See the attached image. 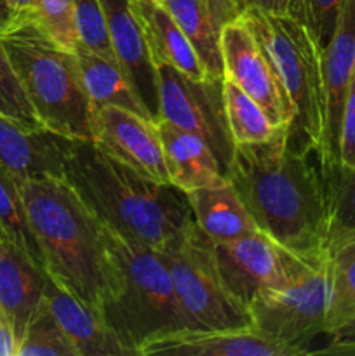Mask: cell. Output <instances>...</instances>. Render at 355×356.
Segmentation results:
<instances>
[{
  "label": "cell",
  "mask_w": 355,
  "mask_h": 356,
  "mask_svg": "<svg viewBox=\"0 0 355 356\" xmlns=\"http://www.w3.org/2000/svg\"><path fill=\"white\" fill-rule=\"evenodd\" d=\"M101 6L106 14L115 61L143 104L159 120V68L150 54L131 0H101Z\"/></svg>",
  "instance_id": "cell-15"
},
{
  "label": "cell",
  "mask_w": 355,
  "mask_h": 356,
  "mask_svg": "<svg viewBox=\"0 0 355 356\" xmlns=\"http://www.w3.org/2000/svg\"><path fill=\"white\" fill-rule=\"evenodd\" d=\"M343 170H355V70L345 99L343 118L340 136V167Z\"/></svg>",
  "instance_id": "cell-33"
},
{
  "label": "cell",
  "mask_w": 355,
  "mask_h": 356,
  "mask_svg": "<svg viewBox=\"0 0 355 356\" xmlns=\"http://www.w3.org/2000/svg\"><path fill=\"white\" fill-rule=\"evenodd\" d=\"M93 141L143 176L171 184L155 122L117 106H93Z\"/></svg>",
  "instance_id": "cell-13"
},
{
  "label": "cell",
  "mask_w": 355,
  "mask_h": 356,
  "mask_svg": "<svg viewBox=\"0 0 355 356\" xmlns=\"http://www.w3.org/2000/svg\"><path fill=\"white\" fill-rule=\"evenodd\" d=\"M329 266L327 346L312 353L355 355V229L326 242Z\"/></svg>",
  "instance_id": "cell-17"
},
{
  "label": "cell",
  "mask_w": 355,
  "mask_h": 356,
  "mask_svg": "<svg viewBox=\"0 0 355 356\" xmlns=\"http://www.w3.org/2000/svg\"><path fill=\"white\" fill-rule=\"evenodd\" d=\"M322 179L329 211L327 240H331L355 229V170H331L322 174Z\"/></svg>",
  "instance_id": "cell-27"
},
{
  "label": "cell",
  "mask_w": 355,
  "mask_h": 356,
  "mask_svg": "<svg viewBox=\"0 0 355 356\" xmlns=\"http://www.w3.org/2000/svg\"><path fill=\"white\" fill-rule=\"evenodd\" d=\"M187 197L194 221L212 242H232L260 229L228 179Z\"/></svg>",
  "instance_id": "cell-23"
},
{
  "label": "cell",
  "mask_w": 355,
  "mask_h": 356,
  "mask_svg": "<svg viewBox=\"0 0 355 356\" xmlns=\"http://www.w3.org/2000/svg\"><path fill=\"white\" fill-rule=\"evenodd\" d=\"M162 143L169 183L190 193L225 181L218 159L200 136L159 118L155 122Z\"/></svg>",
  "instance_id": "cell-21"
},
{
  "label": "cell",
  "mask_w": 355,
  "mask_h": 356,
  "mask_svg": "<svg viewBox=\"0 0 355 356\" xmlns=\"http://www.w3.org/2000/svg\"><path fill=\"white\" fill-rule=\"evenodd\" d=\"M162 6L197 49L207 75L223 79L221 35L242 14V0H164Z\"/></svg>",
  "instance_id": "cell-20"
},
{
  "label": "cell",
  "mask_w": 355,
  "mask_h": 356,
  "mask_svg": "<svg viewBox=\"0 0 355 356\" xmlns=\"http://www.w3.org/2000/svg\"><path fill=\"white\" fill-rule=\"evenodd\" d=\"M66 145L68 138L47 129H26L0 113V163L17 181L65 177Z\"/></svg>",
  "instance_id": "cell-18"
},
{
  "label": "cell",
  "mask_w": 355,
  "mask_h": 356,
  "mask_svg": "<svg viewBox=\"0 0 355 356\" xmlns=\"http://www.w3.org/2000/svg\"><path fill=\"white\" fill-rule=\"evenodd\" d=\"M19 82L42 127L70 139H93V104L73 51L61 47L37 21L0 30Z\"/></svg>",
  "instance_id": "cell-5"
},
{
  "label": "cell",
  "mask_w": 355,
  "mask_h": 356,
  "mask_svg": "<svg viewBox=\"0 0 355 356\" xmlns=\"http://www.w3.org/2000/svg\"><path fill=\"white\" fill-rule=\"evenodd\" d=\"M38 0H0V30L24 21H37Z\"/></svg>",
  "instance_id": "cell-34"
},
{
  "label": "cell",
  "mask_w": 355,
  "mask_h": 356,
  "mask_svg": "<svg viewBox=\"0 0 355 356\" xmlns=\"http://www.w3.org/2000/svg\"><path fill=\"white\" fill-rule=\"evenodd\" d=\"M37 23L61 47L75 51L73 0H38Z\"/></svg>",
  "instance_id": "cell-32"
},
{
  "label": "cell",
  "mask_w": 355,
  "mask_h": 356,
  "mask_svg": "<svg viewBox=\"0 0 355 356\" xmlns=\"http://www.w3.org/2000/svg\"><path fill=\"white\" fill-rule=\"evenodd\" d=\"M65 179L111 232L162 250L194 219L184 191L157 183L108 155L93 139H70Z\"/></svg>",
  "instance_id": "cell-2"
},
{
  "label": "cell",
  "mask_w": 355,
  "mask_h": 356,
  "mask_svg": "<svg viewBox=\"0 0 355 356\" xmlns=\"http://www.w3.org/2000/svg\"><path fill=\"white\" fill-rule=\"evenodd\" d=\"M3 236H6V235H3V232H2V228H0V240H2V238H3Z\"/></svg>",
  "instance_id": "cell-38"
},
{
  "label": "cell",
  "mask_w": 355,
  "mask_h": 356,
  "mask_svg": "<svg viewBox=\"0 0 355 356\" xmlns=\"http://www.w3.org/2000/svg\"><path fill=\"white\" fill-rule=\"evenodd\" d=\"M223 96L228 127L235 145L270 141L284 129H291L275 125L253 97L226 79H223Z\"/></svg>",
  "instance_id": "cell-25"
},
{
  "label": "cell",
  "mask_w": 355,
  "mask_h": 356,
  "mask_svg": "<svg viewBox=\"0 0 355 356\" xmlns=\"http://www.w3.org/2000/svg\"><path fill=\"white\" fill-rule=\"evenodd\" d=\"M0 356H16V343L0 312Z\"/></svg>",
  "instance_id": "cell-35"
},
{
  "label": "cell",
  "mask_w": 355,
  "mask_h": 356,
  "mask_svg": "<svg viewBox=\"0 0 355 356\" xmlns=\"http://www.w3.org/2000/svg\"><path fill=\"white\" fill-rule=\"evenodd\" d=\"M138 356H298L254 332L239 329H187L152 337L138 350Z\"/></svg>",
  "instance_id": "cell-14"
},
{
  "label": "cell",
  "mask_w": 355,
  "mask_h": 356,
  "mask_svg": "<svg viewBox=\"0 0 355 356\" xmlns=\"http://www.w3.org/2000/svg\"><path fill=\"white\" fill-rule=\"evenodd\" d=\"M242 3L244 9L253 6L274 14H285V7H287V0H242Z\"/></svg>",
  "instance_id": "cell-36"
},
{
  "label": "cell",
  "mask_w": 355,
  "mask_h": 356,
  "mask_svg": "<svg viewBox=\"0 0 355 356\" xmlns=\"http://www.w3.org/2000/svg\"><path fill=\"white\" fill-rule=\"evenodd\" d=\"M111 261V291L101 306L104 320L132 356L152 337L187 329L162 254L104 226Z\"/></svg>",
  "instance_id": "cell-4"
},
{
  "label": "cell",
  "mask_w": 355,
  "mask_h": 356,
  "mask_svg": "<svg viewBox=\"0 0 355 356\" xmlns=\"http://www.w3.org/2000/svg\"><path fill=\"white\" fill-rule=\"evenodd\" d=\"M355 70V0H343L333 38L322 51L324 125L317 153L320 174L340 167V136L345 99Z\"/></svg>",
  "instance_id": "cell-12"
},
{
  "label": "cell",
  "mask_w": 355,
  "mask_h": 356,
  "mask_svg": "<svg viewBox=\"0 0 355 356\" xmlns=\"http://www.w3.org/2000/svg\"><path fill=\"white\" fill-rule=\"evenodd\" d=\"M73 52L79 63L84 89L93 106H117L157 122L115 59L103 58L82 47H75Z\"/></svg>",
  "instance_id": "cell-24"
},
{
  "label": "cell",
  "mask_w": 355,
  "mask_h": 356,
  "mask_svg": "<svg viewBox=\"0 0 355 356\" xmlns=\"http://www.w3.org/2000/svg\"><path fill=\"white\" fill-rule=\"evenodd\" d=\"M310 155L284 129L270 141L235 145L226 172L258 228L299 254L326 247L329 226L322 174Z\"/></svg>",
  "instance_id": "cell-1"
},
{
  "label": "cell",
  "mask_w": 355,
  "mask_h": 356,
  "mask_svg": "<svg viewBox=\"0 0 355 356\" xmlns=\"http://www.w3.org/2000/svg\"><path fill=\"white\" fill-rule=\"evenodd\" d=\"M0 228L6 238L23 249L42 268V256L28 225L26 209L21 197L17 179L0 163Z\"/></svg>",
  "instance_id": "cell-26"
},
{
  "label": "cell",
  "mask_w": 355,
  "mask_h": 356,
  "mask_svg": "<svg viewBox=\"0 0 355 356\" xmlns=\"http://www.w3.org/2000/svg\"><path fill=\"white\" fill-rule=\"evenodd\" d=\"M240 19L274 63L296 110L289 139L317 156L322 139V51L303 24L287 14L246 7Z\"/></svg>",
  "instance_id": "cell-6"
},
{
  "label": "cell",
  "mask_w": 355,
  "mask_h": 356,
  "mask_svg": "<svg viewBox=\"0 0 355 356\" xmlns=\"http://www.w3.org/2000/svg\"><path fill=\"white\" fill-rule=\"evenodd\" d=\"M44 299L77 356H132L115 336L100 309L84 305L59 287L49 275Z\"/></svg>",
  "instance_id": "cell-19"
},
{
  "label": "cell",
  "mask_w": 355,
  "mask_h": 356,
  "mask_svg": "<svg viewBox=\"0 0 355 356\" xmlns=\"http://www.w3.org/2000/svg\"><path fill=\"white\" fill-rule=\"evenodd\" d=\"M139 2H157V3H162L164 0H139Z\"/></svg>",
  "instance_id": "cell-37"
},
{
  "label": "cell",
  "mask_w": 355,
  "mask_h": 356,
  "mask_svg": "<svg viewBox=\"0 0 355 356\" xmlns=\"http://www.w3.org/2000/svg\"><path fill=\"white\" fill-rule=\"evenodd\" d=\"M159 252L191 329L251 327L249 312L223 280L214 242L194 219Z\"/></svg>",
  "instance_id": "cell-7"
},
{
  "label": "cell",
  "mask_w": 355,
  "mask_h": 356,
  "mask_svg": "<svg viewBox=\"0 0 355 356\" xmlns=\"http://www.w3.org/2000/svg\"><path fill=\"white\" fill-rule=\"evenodd\" d=\"M329 308V266L326 247L296 277L258 292L247 306L251 329L265 339L308 355V346L326 336Z\"/></svg>",
  "instance_id": "cell-8"
},
{
  "label": "cell",
  "mask_w": 355,
  "mask_h": 356,
  "mask_svg": "<svg viewBox=\"0 0 355 356\" xmlns=\"http://www.w3.org/2000/svg\"><path fill=\"white\" fill-rule=\"evenodd\" d=\"M223 79L253 97L278 127L294 124L296 110L267 52L242 19H235L221 35Z\"/></svg>",
  "instance_id": "cell-11"
},
{
  "label": "cell",
  "mask_w": 355,
  "mask_h": 356,
  "mask_svg": "<svg viewBox=\"0 0 355 356\" xmlns=\"http://www.w3.org/2000/svg\"><path fill=\"white\" fill-rule=\"evenodd\" d=\"M214 247L226 287L246 308L258 292L301 273L324 249L292 252L261 229L232 242H214Z\"/></svg>",
  "instance_id": "cell-10"
},
{
  "label": "cell",
  "mask_w": 355,
  "mask_h": 356,
  "mask_svg": "<svg viewBox=\"0 0 355 356\" xmlns=\"http://www.w3.org/2000/svg\"><path fill=\"white\" fill-rule=\"evenodd\" d=\"M159 118L200 136L226 179L235 143L226 118L223 79L194 80L171 66H159Z\"/></svg>",
  "instance_id": "cell-9"
},
{
  "label": "cell",
  "mask_w": 355,
  "mask_h": 356,
  "mask_svg": "<svg viewBox=\"0 0 355 356\" xmlns=\"http://www.w3.org/2000/svg\"><path fill=\"white\" fill-rule=\"evenodd\" d=\"M131 6L157 68L171 66L194 80L211 79L197 49L162 3L131 0Z\"/></svg>",
  "instance_id": "cell-22"
},
{
  "label": "cell",
  "mask_w": 355,
  "mask_h": 356,
  "mask_svg": "<svg viewBox=\"0 0 355 356\" xmlns=\"http://www.w3.org/2000/svg\"><path fill=\"white\" fill-rule=\"evenodd\" d=\"M341 7L343 0H287L285 14L303 24L324 51L336 31Z\"/></svg>",
  "instance_id": "cell-30"
},
{
  "label": "cell",
  "mask_w": 355,
  "mask_h": 356,
  "mask_svg": "<svg viewBox=\"0 0 355 356\" xmlns=\"http://www.w3.org/2000/svg\"><path fill=\"white\" fill-rule=\"evenodd\" d=\"M16 356H77L72 343L45 305V299L17 344Z\"/></svg>",
  "instance_id": "cell-28"
},
{
  "label": "cell",
  "mask_w": 355,
  "mask_h": 356,
  "mask_svg": "<svg viewBox=\"0 0 355 356\" xmlns=\"http://www.w3.org/2000/svg\"><path fill=\"white\" fill-rule=\"evenodd\" d=\"M47 273L23 249L0 240V312L17 344L44 302Z\"/></svg>",
  "instance_id": "cell-16"
},
{
  "label": "cell",
  "mask_w": 355,
  "mask_h": 356,
  "mask_svg": "<svg viewBox=\"0 0 355 356\" xmlns=\"http://www.w3.org/2000/svg\"><path fill=\"white\" fill-rule=\"evenodd\" d=\"M17 184L45 273L101 312L111 291L104 225L65 177H28Z\"/></svg>",
  "instance_id": "cell-3"
},
{
  "label": "cell",
  "mask_w": 355,
  "mask_h": 356,
  "mask_svg": "<svg viewBox=\"0 0 355 356\" xmlns=\"http://www.w3.org/2000/svg\"><path fill=\"white\" fill-rule=\"evenodd\" d=\"M73 24H75V47L115 59L111 49L110 30L101 0H73Z\"/></svg>",
  "instance_id": "cell-29"
},
{
  "label": "cell",
  "mask_w": 355,
  "mask_h": 356,
  "mask_svg": "<svg viewBox=\"0 0 355 356\" xmlns=\"http://www.w3.org/2000/svg\"><path fill=\"white\" fill-rule=\"evenodd\" d=\"M0 113L26 129H44L21 86L19 76L10 63L2 40H0Z\"/></svg>",
  "instance_id": "cell-31"
}]
</instances>
